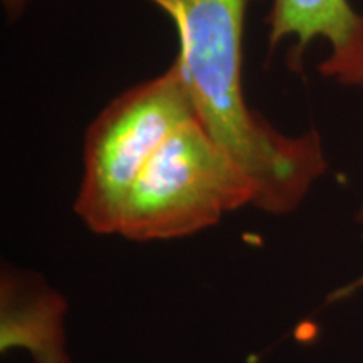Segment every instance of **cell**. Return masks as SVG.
Here are the masks:
<instances>
[{"mask_svg":"<svg viewBox=\"0 0 363 363\" xmlns=\"http://www.w3.org/2000/svg\"><path fill=\"white\" fill-rule=\"evenodd\" d=\"M174 21L179 62L197 115L254 185L252 206L291 214L326 172L321 136L286 135L249 108L242 88L244 16L249 0H148Z\"/></svg>","mask_w":363,"mask_h":363,"instance_id":"obj_1","label":"cell"},{"mask_svg":"<svg viewBox=\"0 0 363 363\" xmlns=\"http://www.w3.org/2000/svg\"><path fill=\"white\" fill-rule=\"evenodd\" d=\"M254 185L201 118L179 126L150 158L121 208L118 234L135 242L172 240L216 225L254 203Z\"/></svg>","mask_w":363,"mask_h":363,"instance_id":"obj_2","label":"cell"},{"mask_svg":"<svg viewBox=\"0 0 363 363\" xmlns=\"http://www.w3.org/2000/svg\"><path fill=\"white\" fill-rule=\"evenodd\" d=\"M199 118L179 62L125 91L89 125L74 212L91 233L115 235L131 185L174 131Z\"/></svg>","mask_w":363,"mask_h":363,"instance_id":"obj_3","label":"cell"},{"mask_svg":"<svg viewBox=\"0 0 363 363\" xmlns=\"http://www.w3.org/2000/svg\"><path fill=\"white\" fill-rule=\"evenodd\" d=\"M269 51L291 40L299 62L315 40L326 44L318 69L342 86H363V13L348 0H267Z\"/></svg>","mask_w":363,"mask_h":363,"instance_id":"obj_4","label":"cell"},{"mask_svg":"<svg viewBox=\"0 0 363 363\" xmlns=\"http://www.w3.org/2000/svg\"><path fill=\"white\" fill-rule=\"evenodd\" d=\"M67 301L39 274L11 264L0 271V353L24 352L30 363H72Z\"/></svg>","mask_w":363,"mask_h":363,"instance_id":"obj_5","label":"cell"},{"mask_svg":"<svg viewBox=\"0 0 363 363\" xmlns=\"http://www.w3.org/2000/svg\"><path fill=\"white\" fill-rule=\"evenodd\" d=\"M24 2H27V0H6V4L9 6V9H11V12L17 11V9H19Z\"/></svg>","mask_w":363,"mask_h":363,"instance_id":"obj_6","label":"cell"},{"mask_svg":"<svg viewBox=\"0 0 363 363\" xmlns=\"http://www.w3.org/2000/svg\"><path fill=\"white\" fill-rule=\"evenodd\" d=\"M357 220H358V224H360V225L363 227V202H362V206H360V208H358V214H357Z\"/></svg>","mask_w":363,"mask_h":363,"instance_id":"obj_7","label":"cell"}]
</instances>
